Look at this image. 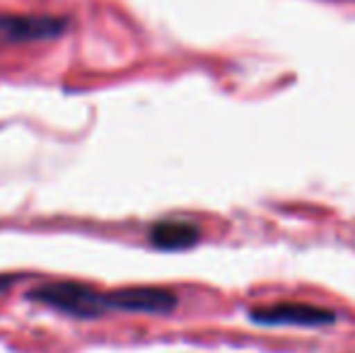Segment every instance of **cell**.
Wrapping results in <instances>:
<instances>
[{
    "label": "cell",
    "instance_id": "obj_1",
    "mask_svg": "<svg viewBox=\"0 0 355 353\" xmlns=\"http://www.w3.org/2000/svg\"><path fill=\"white\" fill-rule=\"evenodd\" d=\"M29 300L61 310L66 315L94 320L109 310L107 295L83 286V283H42L27 293Z\"/></svg>",
    "mask_w": 355,
    "mask_h": 353
},
{
    "label": "cell",
    "instance_id": "obj_3",
    "mask_svg": "<svg viewBox=\"0 0 355 353\" xmlns=\"http://www.w3.org/2000/svg\"><path fill=\"white\" fill-rule=\"evenodd\" d=\"M249 320L268 327H322L334 325L338 315L331 310H324V307L309 305V302H278V305L249 310Z\"/></svg>",
    "mask_w": 355,
    "mask_h": 353
},
{
    "label": "cell",
    "instance_id": "obj_4",
    "mask_svg": "<svg viewBox=\"0 0 355 353\" xmlns=\"http://www.w3.org/2000/svg\"><path fill=\"white\" fill-rule=\"evenodd\" d=\"M109 310L121 312H148V315H169L177 307V295L164 288H121L107 293Z\"/></svg>",
    "mask_w": 355,
    "mask_h": 353
},
{
    "label": "cell",
    "instance_id": "obj_5",
    "mask_svg": "<svg viewBox=\"0 0 355 353\" xmlns=\"http://www.w3.org/2000/svg\"><path fill=\"white\" fill-rule=\"evenodd\" d=\"M201 237V227L187 218H167L150 227V242L157 250H187Z\"/></svg>",
    "mask_w": 355,
    "mask_h": 353
},
{
    "label": "cell",
    "instance_id": "obj_6",
    "mask_svg": "<svg viewBox=\"0 0 355 353\" xmlns=\"http://www.w3.org/2000/svg\"><path fill=\"white\" fill-rule=\"evenodd\" d=\"M12 283H15V278H12V276H0V293L8 291V288L12 286Z\"/></svg>",
    "mask_w": 355,
    "mask_h": 353
},
{
    "label": "cell",
    "instance_id": "obj_2",
    "mask_svg": "<svg viewBox=\"0 0 355 353\" xmlns=\"http://www.w3.org/2000/svg\"><path fill=\"white\" fill-rule=\"evenodd\" d=\"M71 19L58 15H0V44L51 42L68 32Z\"/></svg>",
    "mask_w": 355,
    "mask_h": 353
}]
</instances>
